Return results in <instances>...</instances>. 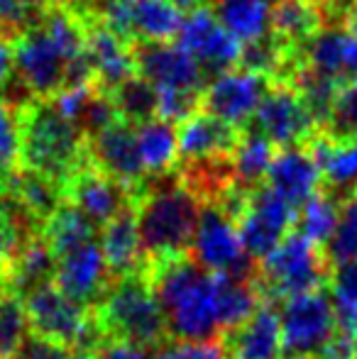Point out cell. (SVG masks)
Listing matches in <instances>:
<instances>
[{
  "label": "cell",
  "mask_w": 357,
  "mask_h": 359,
  "mask_svg": "<svg viewBox=\"0 0 357 359\" xmlns=\"http://www.w3.org/2000/svg\"><path fill=\"white\" fill-rule=\"evenodd\" d=\"M90 151H93L95 166L125 189H135L142 181L144 166L137 149V133L125 120H118L110 128L95 133Z\"/></svg>",
  "instance_id": "19"
},
{
  "label": "cell",
  "mask_w": 357,
  "mask_h": 359,
  "mask_svg": "<svg viewBox=\"0 0 357 359\" xmlns=\"http://www.w3.org/2000/svg\"><path fill=\"white\" fill-rule=\"evenodd\" d=\"M110 100L125 123L142 125L152 120V115H157V88L142 76H130L120 86H115Z\"/></svg>",
  "instance_id": "32"
},
{
  "label": "cell",
  "mask_w": 357,
  "mask_h": 359,
  "mask_svg": "<svg viewBox=\"0 0 357 359\" xmlns=\"http://www.w3.org/2000/svg\"><path fill=\"white\" fill-rule=\"evenodd\" d=\"M44 0H0V27L5 32H25L42 15Z\"/></svg>",
  "instance_id": "42"
},
{
  "label": "cell",
  "mask_w": 357,
  "mask_h": 359,
  "mask_svg": "<svg viewBox=\"0 0 357 359\" xmlns=\"http://www.w3.org/2000/svg\"><path fill=\"white\" fill-rule=\"evenodd\" d=\"M37 235L42 232L27 220V215L10 201L5 191H0V276H5L20 247Z\"/></svg>",
  "instance_id": "33"
},
{
  "label": "cell",
  "mask_w": 357,
  "mask_h": 359,
  "mask_svg": "<svg viewBox=\"0 0 357 359\" xmlns=\"http://www.w3.org/2000/svg\"><path fill=\"white\" fill-rule=\"evenodd\" d=\"M338 76L357 79V37L350 32H343L340 37V57H338Z\"/></svg>",
  "instance_id": "47"
},
{
  "label": "cell",
  "mask_w": 357,
  "mask_h": 359,
  "mask_svg": "<svg viewBox=\"0 0 357 359\" xmlns=\"http://www.w3.org/2000/svg\"><path fill=\"white\" fill-rule=\"evenodd\" d=\"M15 49V74L34 98H49L69 83V64L59 47L52 42L42 25L18 34Z\"/></svg>",
  "instance_id": "10"
},
{
  "label": "cell",
  "mask_w": 357,
  "mask_h": 359,
  "mask_svg": "<svg viewBox=\"0 0 357 359\" xmlns=\"http://www.w3.org/2000/svg\"><path fill=\"white\" fill-rule=\"evenodd\" d=\"M137 149L144 174H167L179 159L177 130L164 120H147L137 128Z\"/></svg>",
  "instance_id": "28"
},
{
  "label": "cell",
  "mask_w": 357,
  "mask_h": 359,
  "mask_svg": "<svg viewBox=\"0 0 357 359\" xmlns=\"http://www.w3.org/2000/svg\"><path fill=\"white\" fill-rule=\"evenodd\" d=\"M338 208L340 203L328 194H316L301 205L299 217H296V227L306 240H311L314 245L325 247L328 240L333 237L335 225H338Z\"/></svg>",
  "instance_id": "34"
},
{
  "label": "cell",
  "mask_w": 357,
  "mask_h": 359,
  "mask_svg": "<svg viewBox=\"0 0 357 359\" xmlns=\"http://www.w3.org/2000/svg\"><path fill=\"white\" fill-rule=\"evenodd\" d=\"M271 159H274V149H271L269 140L260 133H248L233 147L230 171L243 189H250L267 176Z\"/></svg>",
  "instance_id": "31"
},
{
  "label": "cell",
  "mask_w": 357,
  "mask_h": 359,
  "mask_svg": "<svg viewBox=\"0 0 357 359\" xmlns=\"http://www.w3.org/2000/svg\"><path fill=\"white\" fill-rule=\"evenodd\" d=\"M191 257L208 274L250 279V276H255V266H257V262L248 255L243 240H240L238 222L218 203H208L201 208L194 245H191Z\"/></svg>",
  "instance_id": "7"
},
{
  "label": "cell",
  "mask_w": 357,
  "mask_h": 359,
  "mask_svg": "<svg viewBox=\"0 0 357 359\" xmlns=\"http://www.w3.org/2000/svg\"><path fill=\"white\" fill-rule=\"evenodd\" d=\"M311 156L321 166V174L338 189L357 186V137L335 142L333 137H316L311 144Z\"/></svg>",
  "instance_id": "29"
},
{
  "label": "cell",
  "mask_w": 357,
  "mask_h": 359,
  "mask_svg": "<svg viewBox=\"0 0 357 359\" xmlns=\"http://www.w3.org/2000/svg\"><path fill=\"white\" fill-rule=\"evenodd\" d=\"M29 330L54 342H62L76 352L79 359H93L105 345L93 308L81 306L67 293H62L54 281L32 288L22 296Z\"/></svg>",
  "instance_id": "6"
},
{
  "label": "cell",
  "mask_w": 357,
  "mask_h": 359,
  "mask_svg": "<svg viewBox=\"0 0 357 359\" xmlns=\"http://www.w3.org/2000/svg\"><path fill=\"white\" fill-rule=\"evenodd\" d=\"M213 301L220 335H223L248 320L260 308V303H264V298L260 296L255 276L243 279V276L213 274Z\"/></svg>",
  "instance_id": "25"
},
{
  "label": "cell",
  "mask_w": 357,
  "mask_h": 359,
  "mask_svg": "<svg viewBox=\"0 0 357 359\" xmlns=\"http://www.w3.org/2000/svg\"><path fill=\"white\" fill-rule=\"evenodd\" d=\"M325 123L330 128V137H357V79H350L338 88Z\"/></svg>",
  "instance_id": "39"
},
{
  "label": "cell",
  "mask_w": 357,
  "mask_h": 359,
  "mask_svg": "<svg viewBox=\"0 0 357 359\" xmlns=\"http://www.w3.org/2000/svg\"><path fill=\"white\" fill-rule=\"evenodd\" d=\"M299 217V208L276 196L269 186L250 189L243 213L238 215V232L248 255L255 262L264 259L291 232Z\"/></svg>",
  "instance_id": "9"
},
{
  "label": "cell",
  "mask_w": 357,
  "mask_h": 359,
  "mask_svg": "<svg viewBox=\"0 0 357 359\" xmlns=\"http://www.w3.org/2000/svg\"><path fill=\"white\" fill-rule=\"evenodd\" d=\"M321 181H323V174L311 151L296 149V147H286L284 151H279L271 159L267 171L269 189L296 208L318 194Z\"/></svg>",
  "instance_id": "20"
},
{
  "label": "cell",
  "mask_w": 357,
  "mask_h": 359,
  "mask_svg": "<svg viewBox=\"0 0 357 359\" xmlns=\"http://www.w3.org/2000/svg\"><path fill=\"white\" fill-rule=\"evenodd\" d=\"M201 100V93L174 88H157V118L164 123H181L191 113H196V105Z\"/></svg>",
  "instance_id": "43"
},
{
  "label": "cell",
  "mask_w": 357,
  "mask_h": 359,
  "mask_svg": "<svg viewBox=\"0 0 357 359\" xmlns=\"http://www.w3.org/2000/svg\"><path fill=\"white\" fill-rule=\"evenodd\" d=\"M255 125L257 133L264 135L271 144L296 147L314 135L316 118L299 90L291 86H276L260 103Z\"/></svg>",
  "instance_id": "15"
},
{
  "label": "cell",
  "mask_w": 357,
  "mask_h": 359,
  "mask_svg": "<svg viewBox=\"0 0 357 359\" xmlns=\"http://www.w3.org/2000/svg\"><path fill=\"white\" fill-rule=\"evenodd\" d=\"M177 142L181 159L191 161V164H206V161L230 154L235 142H238V135H235L233 128L220 123L210 113L196 110L179 123Z\"/></svg>",
  "instance_id": "21"
},
{
  "label": "cell",
  "mask_w": 357,
  "mask_h": 359,
  "mask_svg": "<svg viewBox=\"0 0 357 359\" xmlns=\"http://www.w3.org/2000/svg\"><path fill=\"white\" fill-rule=\"evenodd\" d=\"M81 120L86 123V130H90V133L95 135V133H100V130L110 128L113 123H118L120 115H118V110H115L110 95H93V100L88 103Z\"/></svg>",
  "instance_id": "46"
},
{
  "label": "cell",
  "mask_w": 357,
  "mask_h": 359,
  "mask_svg": "<svg viewBox=\"0 0 357 359\" xmlns=\"http://www.w3.org/2000/svg\"><path fill=\"white\" fill-rule=\"evenodd\" d=\"M86 57L90 74L110 90L135 76V54L130 52L128 39L110 27H93L86 34Z\"/></svg>",
  "instance_id": "23"
},
{
  "label": "cell",
  "mask_w": 357,
  "mask_h": 359,
  "mask_svg": "<svg viewBox=\"0 0 357 359\" xmlns=\"http://www.w3.org/2000/svg\"><path fill=\"white\" fill-rule=\"evenodd\" d=\"M348 32L357 37V0H353V5L348 8Z\"/></svg>",
  "instance_id": "50"
},
{
  "label": "cell",
  "mask_w": 357,
  "mask_h": 359,
  "mask_svg": "<svg viewBox=\"0 0 357 359\" xmlns=\"http://www.w3.org/2000/svg\"><path fill=\"white\" fill-rule=\"evenodd\" d=\"M147 274L164 311L169 337L181 342H218L220 325L213 301V274L191 255L147 264Z\"/></svg>",
  "instance_id": "1"
},
{
  "label": "cell",
  "mask_w": 357,
  "mask_h": 359,
  "mask_svg": "<svg viewBox=\"0 0 357 359\" xmlns=\"http://www.w3.org/2000/svg\"><path fill=\"white\" fill-rule=\"evenodd\" d=\"M110 281H113V276L105 266L98 240L86 242V245L57 257L54 286L81 306L93 308L105 296Z\"/></svg>",
  "instance_id": "17"
},
{
  "label": "cell",
  "mask_w": 357,
  "mask_h": 359,
  "mask_svg": "<svg viewBox=\"0 0 357 359\" xmlns=\"http://www.w3.org/2000/svg\"><path fill=\"white\" fill-rule=\"evenodd\" d=\"M20 166V110L0 100V189Z\"/></svg>",
  "instance_id": "37"
},
{
  "label": "cell",
  "mask_w": 357,
  "mask_h": 359,
  "mask_svg": "<svg viewBox=\"0 0 357 359\" xmlns=\"http://www.w3.org/2000/svg\"><path fill=\"white\" fill-rule=\"evenodd\" d=\"M198 215V194L186 184H167L140 194L135 201V217L144 262L154 264L191 255Z\"/></svg>",
  "instance_id": "3"
},
{
  "label": "cell",
  "mask_w": 357,
  "mask_h": 359,
  "mask_svg": "<svg viewBox=\"0 0 357 359\" xmlns=\"http://www.w3.org/2000/svg\"><path fill=\"white\" fill-rule=\"evenodd\" d=\"M321 22L318 0H276L271 8V32L279 42H306L321 32Z\"/></svg>",
  "instance_id": "27"
},
{
  "label": "cell",
  "mask_w": 357,
  "mask_h": 359,
  "mask_svg": "<svg viewBox=\"0 0 357 359\" xmlns=\"http://www.w3.org/2000/svg\"><path fill=\"white\" fill-rule=\"evenodd\" d=\"M215 15L240 44L260 42L271 29L269 0H220Z\"/></svg>",
  "instance_id": "26"
},
{
  "label": "cell",
  "mask_w": 357,
  "mask_h": 359,
  "mask_svg": "<svg viewBox=\"0 0 357 359\" xmlns=\"http://www.w3.org/2000/svg\"><path fill=\"white\" fill-rule=\"evenodd\" d=\"M267 95V79L248 69L218 74L203 88L206 113L218 118L228 128L238 130L255 120L260 103Z\"/></svg>",
  "instance_id": "12"
},
{
  "label": "cell",
  "mask_w": 357,
  "mask_h": 359,
  "mask_svg": "<svg viewBox=\"0 0 357 359\" xmlns=\"http://www.w3.org/2000/svg\"><path fill=\"white\" fill-rule=\"evenodd\" d=\"M93 359H144L142 352L133 345H125V342H105Z\"/></svg>",
  "instance_id": "49"
},
{
  "label": "cell",
  "mask_w": 357,
  "mask_h": 359,
  "mask_svg": "<svg viewBox=\"0 0 357 359\" xmlns=\"http://www.w3.org/2000/svg\"><path fill=\"white\" fill-rule=\"evenodd\" d=\"M330 266L357 262V189L350 191L338 208V225L333 237L323 247Z\"/></svg>",
  "instance_id": "36"
},
{
  "label": "cell",
  "mask_w": 357,
  "mask_h": 359,
  "mask_svg": "<svg viewBox=\"0 0 357 359\" xmlns=\"http://www.w3.org/2000/svg\"><path fill=\"white\" fill-rule=\"evenodd\" d=\"M299 93L304 98V103L309 105V110L314 113L316 123H323L328 120L330 115V108H333V100H335V93H338V79L333 76H325V74H318V72H306L299 76Z\"/></svg>",
  "instance_id": "38"
},
{
  "label": "cell",
  "mask_w": 357,
  "mask_h": 359,
  "mask_svg": "<svg viewBox=\"0 0 357 359\" xmlns=\"http://www.w3.org/2000/svg\"><path fill=\"white\" fill-rule=\"evenodd\" d=\"M29 332L25 301L10 286H0V359H13Z\"/></svg>",
  "instance_id": "35"
},
{
  "label": "cell",
  "mask_w": 357,
  "mask_h": 359,
  "mask_svg": "<svg viewBox=\"0 0 357 359\" xmlns=\"http://www.w3.org/2000/svg\"><path fill=\"white\" fill-rule=\"evenodd\" d=\"M243 67L248 72H255L260 76H269V74H276L286 62V49L279 39H260L255 44H248L243 49Z\"/></svg>",
  "instance_id": "40"
},
{
  "label": "cell",
  "mask_w": 357,
  "mask_h": 359,
  "mask_svg": "<svg viewBox=\"0 0 357 359\" xmlns=\"http://www.w3.org/2000/svg\"><path fill=\"white\" fill-rule=\"evenodd\" d=\"M169 3H174L177 8L184 13V10H196V8H201V0H169Z\"/></svg>",
  "instance_id": "51"
},
{
  "label": "cell",
  "mask_w": 357,
  "mask_h": 359,
  "mask_svg": "<svg viewBox=\"0 0 357 359\" xmlns=\"http://www.w3.org/2000/svg\"><path fill=\"white\" fill-rule=\"evenodd\" d=\"M13 359H79V357L76 352L69 350L62 342H54L49 337H42L29 330Z\"/></svg>",
  "instance_id": "45"
},
{
  "label": "cell",
  "mask_w": 357,
  "mask_h": 359,
  "mask_svg": "<svg viewBox=\"0 0 357 359\" xmlns=\"http://www.w3.org/2000/svg\"><path fill=\"white\" fill-rule=\"evenodd\" d=\"M218 345L225 359H286L279 313L267 301L245 323L223 332Z\"/></svg>",
  "instance_id": "18"
},
{
  "label": "cell",
  "mask_w": 357,
  "mask_h": 359,
  "mask_svg": "<svg viewBox=\"0 0 357 359\" xmlns=\"http://www.w3.org/2000/svg\"><path fill=\"white\" fill-rule=\"evenodd\" d=\"M93 313L108 342H125L140 352H152L172 340L147 269L110 281Z\"/></svg>",
  "instance_id": "2"
},
{
  "label": "cell",
  "mask_w": 357,
  "mask_h": 359,
  "mask_svg": "<svg viewBox=\"0 0 357 359\" xmlns=\"http://www.w3.org/2000/svg\"><path fill=\"white\" fill-rule=\"evenodd\" d=\"M281 342L286 359H316L335 330L333 298L328 288L294 296L281 303Z\"/></svg>",
  "instance_id": "8"
},
{
  "label": "cell",
  "mask_w": 357,
  "mask_h": 359,
  "mask_svg": "<svg viewBox=\"0 0 357 359\" xmlns=\"http://www.w3.org/2000/svg\"><path fill=\"white\" fill-rule=\"evenodd\" d=\"M15 74V49H13V39L10 32H5L0 27V90L8 86L10 76Z\"/></svg>",
  "instance_id": "48"
},
{
  "label": "cell",
  "mask_w": 357,
  "mask_h": 359,
  "mask_svg": "<svg viewBox=\"0 0 357 359\" xmlns=\"http://www.w3.org/2000/svg\"><path fill=\"white\" fill-rule=\"evenodd\" d=\"M42 237L54 252V257H62L76 247L95 240V225L86 215L79 213L74 205H59L54 215L44 222Z\"/></svg>",
  "instance_id": "30"
},
{
  "label": "cell",
  "mask_w": 357,
  "mask_h": 359,
  "mask_svg": "<svg viewBox=\"0 0 357 359\" xmlns=\"http://www.w3.org/2000/svg\"><path fill=\"white\" fill-rule=\"evenodd\" d=\"M103 20L123 39L169 42L179 34L184 13L169 0H103Z\"/></svg>",
  "instance_id": "11"
},
{
  "label": "cell",
  "mask_w": 357,
  "mask_h": 359,
  "mask_svg": "<svg viewBox=\"0 0 357 359\" xmlns=\"http://www.w3.org/2000/svg\"><path fill=\"white\" fill-rule=\"evenodd\" d=\"M98 245L100 252H103L105 266H108L113 279L147 269L142 240H140V230H137V217H135L133 208L123 210L108 225L100 227Z\"/></svg>",
  "instance_id": "22"
},
{
  "label": "cell",
  "mask_w": 357,
  "mask_h": 359,
  "mask_svg": "<svg viewBox=\"0 0 357 359\" xmlns=\"http://www.w3.org/2000/svg\"><path fill=\"white\" fill-rule=\"evenodd\" d=\"M330 266L323 247L306 240L301 232H289L264 259L255 266V284L267 303H284L294 296L328 288Z\"/></svg>",
  "instance_id": "5"
},
{
  "label": "cell",
  "mask_w": 357,
  "mask_h": 359,
  "mask_svg": "<svg viewBox=\"0 0 357 359\" xmlns=\"http://www.w3.org/2000/svg\"><path fill=\"white\" fill-rule=\"evenodd\" d=\"M179 44L208 72H230L243 59V44L220 25L210 8H196L184 18L179 29Z\"/></svg>",
  "instance_id": "13"
},
{
  "label": "cell",
  "mask_w": 357,
  "mask_h": 359,
  "mask_svg": "<svg viewBox=\"0 0 357 359\" xmlns=\"http://www.w3.org/2000/svg\"><path fill=\"white\" fill-rule=\"evenodd\" d=\"M52 98V108L62 118L79 123L83 118V113H86L88 103L93 100V83L90 81H74V83L64 86L62 90H57Z\"/></svg>",
  "instance_id": "41"
},
{
  "label": "cell",
  "mask_w": 357,
  "mask_h": 359,
  "mask_svg": "<svg viewBox=\"0 0 357 359\" xmlns=\"http://www.w3.org/2000/svg\"><path fill=\"white\" fill-rule=\"evenodd\" d=\"M0 191L10 196L15 205L27 215V220L42 232L44 222L54 215V210L62 205V184L54 179L37 174V171L22 169L20 174H13L10 181Z\"/></svg>",
  "instance_id": "24"
},
{
  "label": "cell",
  "mask_w": 357,
  "mask_h": 359,
  "mask_svg": "<svg viewBox=\"0 0 357 359\" xmlns=\"http://www.w3.org/2000/svg\"><path fill=\"white\" fill-rule=\"evenodd\" d=\"M135 72L154 88H174L201 93L203 69L181 44L147 42L135 52Z\"/></svg>",
  "instance_id": "16"
},
{
  "label": "cell",
  "mask_w": 357,
  "mask_h": 359,
  "mask_svg": "<svg viewBox=\"0 0 357 359\" xmlns=\"http://www.w3.org/2000/svg\"><path fill=\"white\" fill-rule=\"evenodd\" d=\"M130 189L110 179L98 166H79L72 176L62 184V196L69 205L86 215L95 227L108 225L113 217L130 208Z\"/></svg>",
  "instance_id": "14"
},
{
  "label": "cell",
  "mask_w": 357,
  "mask_h": 359,
  "mask_svg": "<svg viewBox=\"0 0 357 359\" xmlns=\"http://www.w3.org/2000/svg\"><path fill=\"white\" fill-rule=\"evenodd\" d=\"M149 359H223V352L218 342L167 340L157 350L149 352Z\"/></svg>",
  "instance_id": "44"
},
{
  "label": "cell",
  "mask_w": 357,
  "mask_h": 359,
  "mask_svg": "<svg viewBox=\"0 0 357 359\" xmlns=\"http://www.w3.org/2000/svg\"><path fill=\"white\" fill-rule=\"evenodd\" d=\"M81 128L62 118L52 103L34 100L20 108V169L64 184L81 166Z\"/></svg>",
  "instance_id": "4"
}]
</instances>
